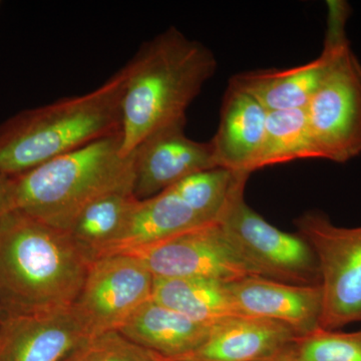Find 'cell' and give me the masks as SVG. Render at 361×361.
I'll list each match as a JSON object with an SVG mask.
<instances>
[{
	"mask_svg": "<svg viewBox=\"0 0 361 361\" xmlns=\"http://www.w3.org/2000/svg\"><path fill=\"white\" fill-rule=\"evenodd\" d=\"M218 61L198 40L170 27L145 42L125 66L121 154L128 158L149 135L186 122V113Z\"/></svg>",
	"mask_w": 361,
	"mask_h": 361,
	"instance_id": "cell-1",
	"label": "cell"
},
{
	"mask_svg": "<svg viewBox=\"0 0 361 361\" xmlns=\"http://www.w3.org/2000/svg\"><path fill=\"white\" fill-rule=\"evenodd\" d=\"M89 266L65 230L16 210L0 220V303L6 318L70 307Z\"/></svg>",
	"mask_w": 361,
	"mask_h": 361,
	"instance_id": "cell-2",
	"label": "cell"
},
{
	"mask_svg": "<svg viewBox=\"0 0 361 361\" xmlns=\"http://www.w3.org/2000/svg\"><path fill=\"white\" fill-rule=\"evenodd\" d=\"M127 71L96 90L20 111L0 126V175L25 174L104 137L120 134Z\"/></svg>",
	"mask_w": 361,
	"mask_h": 361,
	"instance_id": "cell-3",
	"label": "cell"
},
{
	"mask_svg": "<svg viewBox=\"0 0 361 361\" xmlns=\"http://www.w3.org/2000/svg\"><path fill=\"white\" fill-rule=\"evenodd\" d=\"M11 180V210L66 230L90 202L111 192L133 191L134 158L121 154L120 133Z\"/></svg>",
	"mask_w": 361,
	"mask_h": 361,
	"instance_id": "cell-4",
	"label": "cell"
},
{
	"mask_svg": "<svg viewBox=\"0 0 361 361\" xmlns=\"http://www.w3.org/2000/svg\"><path fill=\"white\" fill-rule=\"evenodd\" d=\"M327 6L326 66L305 111L318 159L341 164L361 154V63L346 35L348 4Z\"/></svg>",
	"mask_w": 361,
	"mask_h": 361,
	"instance_id": "cell-5",
	"label": "cell"
},
{
	"mask_svg": "<svg viewBox=\"0 0 361 361\" xmlns=\"http://www.w3.org/2000/svg\"><path fill=\"white\" fill-rule=\"evenodd\" d=\"M317 260L322 293L320 329L361 322V226L341 227L311 211L294 222Z\"/></svg>",
	"mask_w": 361,
	"mask_h": 361,
	"instance_id": "cell-6",
	"label": "cell"
},
{
	"mask_svg": "<svg viewBox=\"0 0 361 361\" xmlns=\"http://www.w3.org/2000/svg\"><path fill=\"white\" fill-rule=\"evenodd\" d=\"M246 183L233 193L218 223L260 276L294 285H319L317 260L299 234L271 225L244 199Z\"/></svg>",
	"mask_w": 361,
	"mask_h": 361,
	"instance_id": "cell-7",
	"label": "cell"
},
{
	"mask_svg": "<svg viewBox=\"0 0 361 361\" xmlns=\"http://www.w3.org/2000/svg\"><path fill=\"white\" fill-rule=\"evenodd\" d=\"M122 253L139 258L155 279L200 278L229 284L260 276L218 222Z\"/></svg>",
	"mask_w": 361,
	"mask_h": 361,
	"instance_id": "cell-8",
	"label": "cell"
},
{
	"mask_svg": "<svg viewBox=\"0 0 361 361\" xmlns=\"http://www.w3.org/2000/svg\"><path fill=\"white\" fill-rule=\"evenodd\" d=\"M155 278L129 253L104 256L90 264L73 307L92 336L118 330L153 298Z\"/></svg>",
	"mask_w": 361,
	"mask_h": 361,
	"instance_id": "cell-9",
	"label": "cell"
},
{
	"mask_svg": "<svg viewBox=\"0 0 361 361\" xmlns=\"http://www.w3.org/2000/svg\"><path fill=\"white\" fill-rule=\"evenodd\" d=\"M186 122L174 123L149 135L134 153L133 193L146 200L189 176L218 168L211 142H197L185 133Z\"/></svg>",
	"mask_w": 361,
	"mask_h": 361,
	"instance_id": "cell-10",
	"label": "cell"
},
{
	"mask_svg": "<svg viewBox=\"0 0 361 361\" xmlns=\"http://www.w3.org/2000/svg\"><path fill=\"white\" fill-rule=\"evenodd\" d=\"M92 336L73 305L11 316L0 331V361H66Z\"/></svg>",
	"mask_w": 361,
	"mask_h": 361,
	"instance_id": "cell-11",
	"label": "cell"
},
{
	"mask_svg": "<svg viewBox=\"0 0 361 361\" xmlns=\"http://www.w3.org/2000/svg\"><path fill=\"white\" fill-rule=\"evenodd\" d=\"M229 288L242 314L281 323L298 336L320 329V285H294L252 276L229 283Z\"/></svg>",
	"mask_w": 361,
	"mask_h": 361,
	"instance_id": "cell-12",
	"label": "cell"
},
{
	"mask_svg": "<svg viewBox=\"0 0 361 361\" xmlns=\"http://www.w3.org/2000/svg\"><path fill=\"white\" fill-rule=\"evenodd\" d=\"M297 336L286 325L273 320L249 315L233 316L211 327L205 341L192 353L165 360L267 361Z\"/></svg>",
	"mask_w": 361,
	"mask_h": 361,
	"instance_id": "cell-13",
	"label": "cell"
},
{
	"mask_svg": "<svg viewBox=\"0 0 361 361\" xmlns=\"http://www.w3.org/2000/svg\"><path fill=\"white\" fill-rule=\"evenodd\" d=\"M268 111L246 92L226 90L218 129L211 140L218 168L250 176L264 140Z\"/></svg>",
	"mask_w": 361,
	"mask_h": 361,
	"instance_id": "cell-14",
	"label": "cell"
},
{
	"mask_svg": "<svg viewBox=\"0 0 361 361\" xmlns=\"http://www.w3.org/2000/svg\"><path fill=\"white\" fill-rule=\"evenodd\" d=\"M210 329L152 298L116 331L152 355L175 360L198 348Z\"/></svg>",
	"mask_w": 361,
	"mask_h": 361,
	"instance_id": "cell-15",
	"label": "cell"
},
{
	"mask_svg": "<svg viewBox=\"0 0 361 361\" xmlns=\"http://www.w3.org/2000/svg\"><path fill=\"white\" fill-rule=\"evenodd\" d=\"M326 52L310 63L289 68L243 71L229 85L253 97L267 111L305 109L326 66Z\"/></svg>",
	"mask_w": 361,
	"mask_h": 361,
	"instance_id": "cell-16",
	"label": "cell"
},
{
	"mask_svg": "<svg viewBox=\"0 0 361 361\" xmlns=\"http://www.w3.org/2000/svg\"><path fill=\"white\" fill-rule=\"evenodd\" d=\"M139 201L129 190L111 192L90 202L75 216L65 231L89 265L113 252Z\"/></svg>",
	"mask_w": 361,
	"mask_h": 361,
	"instance_id": "cell-17",
	"label": "cell"
},
{
	"mask_svg": "<svg viewBox=\"0 0 361 361\" xmlns=\"http://www.w3.org/2000/svg\"><path fill=\"white\" fill-rule=\"evenodd\" d=\"M206 224L210 223L202 219L171 187L152 198L139 201L125 234L111 254L153 245Z\"/></svg>",
	"mask_w": 361,
	"mask_h": 361,
	"instance_id": "cell-18",
	"label": "cell"
},
{
	"mask_svg": "<svg viewBox=\"0 0 361 361\" xmlns=\"http://www.w3.org/2000/svg\"><path fill=\"white\" fill-rule=\"evenodd\" d=\"M154 300L212 327L240 312L229 284L200 278L155 279Z\"/></svg>",
	"mask_w": 361,
	"mask_h": 361,
	"instance_id": "cell-19",
	"label": "cell"
},
{
	"mask_svg": "<svg viewBox=\"0 0 361 361\" xmlns=\"http://www.w3.org/2000/svg\"><path fill=\"white\" fill-rule=\"evenodd\" d=\"M305 159H318L305 109L268 111L264 140L253 172Z\"/></svg>",
	"mask_w": 361,
	"mask_h": 361,
	"instance_id": "cell-20",
	"label": "cell"
},
{
	"mask_svg": "<svg viewBox=\"0 0 361 361\" xmlns=\"http://www.w3.org/2000/svg\"><path fill=\"white\" fill-rule=\"evenodd\" d=\"M267 361H361V329L339 332L318 329L297 336Z\"/></svg>",
	"mask_w": 361,
	"mask_h": 361,
	"instance_id": "cell-21",
	"label": "cell"
},
{
	"mask_svg": "<svg viewBox=\"0 0 361 361\" xmlns=\"http://www.w3.org/2000/svg\"><path fill=\"white\" fill-rule=\"evenodd\" d=\"M66 361H156L116 330L90 337Z\"/></svg>",
	"mask_w": 361,
	"mask_h": 361,
	"instance_id": "cell-22",
	"label": "cell"
},
{
	"mask_svg": "<svg viewBox=\"0 0 361 361\" xmlns=\"http://www.w3.org/2000/svg\"><path fill=\"white\" fill-rule=\"evenodd\" d=\"M11 180L0 175V220L11 211Z\"/></svg>",
	"mask_w": 361,
	"mask_h": 361,
	"instance_id": "cell-23",
	"label": "cell"
},
{
	"mask_svg": "<svg viewBox=\"0 0 361 361\" xmlns=\"http://www.w3.org/2000/svg\"><path fill=\"white\" fill-rule=\"evenodd\" d=\"M4 320H6V314H4V308H2L1 303H0V331H1Z\"/></svg>",
	"mask_w": 361,
	"mask_h": 361,
	"instance_id": "cell-24",
	"label": "cell"
},
{
	"mask_svg": "<svg viewBox=\"0 0 361 361\" xmlns=\"http://www.w3.org/2000/svg\"><path fill=\"white\" fill-rule=\"evenodd\" d=\"M151 355L153 356L154 360H155L156 361H169V360H161V358L157 357V356L153 355Z\"/></svg>",
	"mask_w": 361,
	"mask_h": 361,
	"instance_id": "cell-25",
	"label": "cell"
}]
</instances>
